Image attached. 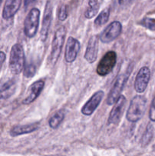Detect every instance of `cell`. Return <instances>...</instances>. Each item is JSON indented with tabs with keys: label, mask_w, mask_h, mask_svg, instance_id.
Wrapping results in <instances>:
<instances>
[{
	"label": "cell",
	"mask_w": 155,
	"mask_h": 156,
	"mask_svg": "<svg viewBox=\"0 0 155 156\" xmlns=\"http://www.w3.org/2000/svg\"><path fill=\"white\" fill-rule=\"evenodd\" d=\"M147 106V99L141 95H136L132 98L126 113V118L129 122L136 123L144 116Z\"/></svg>",
	"instance_id": "1"
},
{
	"label": "cell",
	"mask_w": 155,
	"mask_h": 156,
	"mask_svg": "<svg viewBox=\"0 0 155 156\" xmlns=\"http://www.w3.org/2000/svg\"><path fill=\"white\" fill-rule=\"evenodd\" d=\"M25 63V56L23 47L20 44H15L12 47L9 58V69L12 73L18 75L22 72Z\"/></svg>",
	"instance_id": "2"
},
{
	"label": "cell",
	"mask_w": 155,
	"mask_h": 156,
	"mask_svg": "<svg viewBox=\"0 0 155 156\" xmlns=\"http://www.w3.org/2000/svg\"><path fill=\"white\" fill-rule=\"evenodd\" d=\"M132 69H133V65L130 64L126 71L117 77L112 89L110 90L109 94H108L107 99H106V104L108 105H114L118 100L119 98L121 96V92L122 91L125 85L129 79Z\"/></svg>",
	"instance_id": "3"
},
{
	"label": "cell",
	"mask_w": 155,
	"mask_h": 156,
	"mask_svg": "<svg viewBox=\"0 0 155 156\" xmlns=\"http://www.w3.org/2000/svg\"><path fill=\"white\" fill-rule=\"evenodd\" d=\"M65 34H66V30L64 26L59 27L55 32L50 56V62L52 66L56 65L60 56V53L65 42Z\"/></svg>",
	"instance_id": "4"
},
{
	"label": "cell",
	"mask_w": 155,
	"mask_h": 156,
	"mask_svg": "<svg viewBox=\"0 0 155 156\" xmlns=\"http://www.w3.org/2000/svg\"><path fill=\"white\" fill-rule=\"evenodd\" d=\"M40 12L36 8H33L29 12L24 20V32L26 37L32 38L36 34L40 24Z\"/></svg>",
	"instance_id": "5"
},
{
	"label": "cell",
	"mask_w": 155,
	"mask_h": 156,
	"mask_svg": "<svg viewBox=\"0 0 155 156\" xmlns=\"http://www.w3.org/2000/svg\"><path fill=\"white\" fill-rule=\"evenodd\" d=\"M117 61V55L114 51H108L102 57L97 67V73L100 76L109 74L115 67Z\"/></svg>",
	"instance_id": "6"
},
{
	"label": "cell",
	"mask_w": 155,
	"mask_h": 156,
	"mask_svg": "<svg viewBox=\"0 0 155 156\" xmlns=\"http://www.w3.org/2000/svg\"><path fill=\"white\" fill-rule=\"evenodd\" d=\"M122 27V24L118 21H112L101 33L100 37V41L104 44H108L116 39L121 34Z\"/></svg>",
	"instance_id": "7"
},
{
	"label": "cell",
	"mask_w": 155,
	"mask_h": 156,
	"mask_svg": "<svg viewBox=\"0 0 155 156\" xmlns=\"http://www.w3.org/2000/svg\"><path fill=\"white\" fill-rule=\"evenodd\" d=\"M126 105V98L124 95H121L118 98L113 108H112L108 118V124L109 125H118L122 118L123 113L125 111V108Z\"/></svg>",
	"instance_id": "8"
},
{
	"label": "cell",
	"mask_w": 155,
	"mask_h": 156,
	"mask_svg": "<svg viewBox=\"0 0 155 156\" xmlns=\"http://www.w3.org/2000/svg\"><path fill=\"white\" fill-rule=\"evenodd\" d=\"M150 79V70L148 67L143 66L140 69L135 80V90L138 93H143L148 85Z\"/></svg>",
	"instance_id": "9"
},
{
	"label": "cell",
	"mask_w": 155,
	"mask_h": 156,
	"mask_svg": "<svg viewBox=\"0 0 155 156\" xmlns=\"http://www.w3.org/2000/svg\"><path fill=\"white\" fill-rule=\"evenodd\" d=\"M53 19V5L51 2H47L44 10L43 18L42 27L40 30V38L42 41H45L47 39L50 26Z\"/></svg>",
	"instance_id": "10"
},
{
	"label": "cell",
	"mask_w": 155,
	"mask_h": 156,
	"mask_svg": "<svg viewBox=\"0 0 155 156\" xmlns=\"http://www.w3.org/2000/svg\"><path fill=\"white\" fill-rule=\"evenodd\" d=\"M80 43L77 39L73 37H69L68 38L65 52V59L67 62L71 63L75 60L80 51Z\"/></svg>",
	"instance_id": "11"
},
{
	"label": "cell",
	"mask_w": 155,
	"mask_h": 156,
	"mask_svg": "<svg viewBox=\"0 0 155 156\" xmlns=\"http://www.w3.org/2000/svg\"><path fill=\"white\" fill-rule=\"evenodd\" d=\"M104 97V91H98L86 102L81 108V113L85 116H90L95 111Z\"/></svg>",
	"instance_id": "12"
},
{
	"label": "cell",
	"mask_w": 155,
	"mask_h": 156,
	"mask_svg": "<svg viewBox=\"0 0 155 156\" xmlns=\"http://www.w3.org/2000/svg\"><path fill=\"white\" fill-rule=\"evenodd\" d=\"M98 37H91L89 39L84 54V59L89 63H94L97 58L98 54Z\"/></svg>",
	"instance_id": "13"
},
{
	"label": "cell",
	"mask_w": 155,
	"mask_h": 156,
	"mask_svg": "<svg viewBox=\"0 0 155 156\" xmlns=\"http://www.w3.org/2000/svg\"><path fill=\"white\" fill-rule=\"evenodd\" d=\"M44 85H45V82L42 79H40V80L33 82L29 88L28 95L23 101L22 103L24 105H30L32 102L34 101L42 92L44 88Z\"/></svg>",
	"instance_id": "14"
},
{
	"label": "cell",
	"mask_w": 155,
	"mask_h": 156,
	"mask_svg": "<svg viewBox=\"0 0 155 156\" xmlns=\"http://www.w3.org/2000/svg\"><path fill=\"white\" fill-rule=\"evenodd\" d=\"M40 123H30V124L15 126L11 129L10 135L12 136L15 137L21 135H24V134L31 133L37 130L40 128Z\"/></svg>",
	"instance_id": "15"
},
{
	"label": "cell",
	"mask_w": 155,
	"mask_h": 156,
	"mask_svg": "<svg viewBox=\"0 0 155 156\" xmlns=\"http://www.w3.org/2000/svg\"><path fill=\"white\" fill-rule=\"evenodd\" d=\"M21 4V0H7L3 9L2 18L5 20L12 18L19 10Z\"/></svg>",
	"instance_id": "16"
},
{
	"label": "cell",
	"mask_w": 155,
	"mask_h": 156,
	"mask_svg": "<svg viewBox=\"0 0 155 156\" xmlns=\"http://www.w3.org/2000/svg\"><path fill=\"white\" fill-rule=\"evenodd\" d=\"M17 88V82L14 79L3 83L0 86V99H8L15 94Z\"/></svg>",
	"instance_id": "17"
},
{
	"label": "cell",
	"mask_w": 155,
	"mask_h": 156,
	"mask_svg": "<svg viewBox=\"0 0 155 156\" xmlns=\"http://www.w3.org/2000/svg\"><path fill=\"white\" fill-rule=\"evenodd\" d=\"M65 111L59 110L56 111L49 120V125L52 129H57L65 118Z\"/></svg>",
	"instance_id": "18"
},
{
	"label": "cell",
	"mask_w": 155,
	"mask_h": 156,
	"mask_svg": "<svg viewBox=\"0 0 155 156\" xmlns=\"http://www.w3.org/2000/svg\"><path fill=\"white\" fill-rule=\"evenodd\" d=\"M100 9V2L97 1H89L88 2V7L85 11V18L91 19L93 17L95 16L98 12Z\"/></svg>",
	"instance_id": "19"
},
{
	"label": "cell",
	"mask_w": 155,
	"mask_h": 156,
	"mask_svg": "<svg viewBox=\"0 0 155 156\" xmlns=\"http://www.w3.org/2000/svg\"><path fill=\"white\" fill-rule=\"evenodd\" d=\"M109 14H110V10H109V8H106V9H103L94 21V24H95L96 27H100L106 24L109 20Z\"/></svg>",
	"instance_id": "20"
},
{
	"label": "cell",
	"mask_w": 155,
	"mask_h": 156,
	"mask_svg": "<svg viewBox=\"0 0 155 156\" xmlns=\"http://www.w3.org/2000/svg\"><path fill=\"white\" fill-rule=\"evenodd\" d=\"M153 136V126H152L151 123H149L147 125L146 130L144 132V135H143L142 139H141V143L143 146H146V145L149 144L150 142L151 141L152 138Z\"/></svg>",
	"instance_id": "21"
},
{
	"label": "cell",
	"mask_w": 155,
	"mask_h": 156,
	"mask_svg": "<svg viewBox=\"0 0 155 156\" xmlns=\"http://www.w3.org/2000/svg\"><path fill=\"white\" fill-rule=\"evenodd\" d=\"M36 73V66L33 63H27L24 68V76L26 78L33 77Z\"/></svg>",
	"instance_id": "22"
},
{
	"label": "cell",
	"mask_w": 155,
	"mask_h": 156,
	"mask_svg": "<svg viewBox=\"0 0 155 156\" xmlns=\"http://www.w3.org/2000/svg\"><path fill=\"white\" fill-rule=\"evenodd\" d=\"M141 24L150 30H155V19L151 18H144L141 21Z\"/></svg>",
	"instance_id": "23"
},
{
	"label": "cell",
	"mask_w": 155,
	"mask_h": 156,
	"mask_svg": "<svg viewBox=\"0 0 155 156\" xmlns=\"http://www.w3.org/2000/svg\"><path fill=\"white\" fill-rule=\"evenodd\" d=\"M68 7L67 5H62L59 9V12H58V18L60 21H63L68 18Z\"/></svg>",
	"instance_id": "24"
},
{
	"label": "cell",
	"mask_w": 155,
	"mask_h": 156,
	"mask_svg": "<svg viewBox=\"0 0 155 156\" xmlns=\"http://www.w3.org/2000/svg\"><path fill=\"white\" fill-rule=\"evenodd\" d=\"M149 117L151 121L155 122V96L152 101L151 105H150V111H149Z\"/></svg>",
	"instance_id": "25"
},
{
	"label": "cell",
	"mask_w": 155,
	"mask_h": 156,
	"mask_svg": "<svg viewBox=\"0 0 155 156\" xmlns=\"http://www.w3.org/2000/svg\"><path fill=\"white\" fill-rule=\"evenodd\" d=\"M5 53L2 51H0V69H1L2 66L4 63L5 60Z\"/></svg>",
	"instance_id": "26"
}]
</instances>
